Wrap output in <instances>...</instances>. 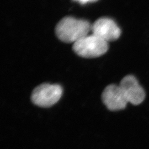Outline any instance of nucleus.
<instances>
[{
	"label": "nucleus",
	"instance_id": "nucleus-3",
	"mask_svg": "<svg viewBox=\"0 0 149 149\" xmlns=\"http://www.w3.org/2000/svg\"><path fill=\"white\" fill-rule=\"evenodd\" d=\"M63 95V88L58 84H42L32 92L31 100L36 106L50 107L59 101Z\"/></svg>",
	"mask_w": 149,
	"mask_h": 149
},
{
	"label": "nucleus",
	"instance_id": "nucleus-5",
	"mask_svg": "<svg viewBox=\"0 0 149 149\" xmlns=\"http://www.w3.org/2000/svg\"><path fill=\"white\" fill-rule=\"evenodd\" d=\"M102 100L107 108L112 111L124 109L128 103L120 86H107L102 94Z\"/></svg>",
	"mask_w": 149,
	"mask_h": 149
},
{
	"label": "nucleus",
	"instance_id": "nucleus-1",
	"mask_svg": "<svg viewBox=\"0 0 149 149\" xmlns=\"http://www.w3.org/2000/svg\"><path fill=\"white\" fill-rule=\"evenodd\" d=\"M92 29L88 22L67 17L59 22L55 28L56 36L65 43L74 44L88 35Z\"/></svg>",
	"mask_w": 149,
	"mask_h": 149
},
{
	"label": "nucleus",
	"instance_id": "nucleus-2",
	"mask_svg": "<svg viewBox=\"0 0 149 149\" xmlns=\"http://www.w3.org/2000/svg\"><path fill=\"white\" fill-rule=\"evenodd\" d=\"M108 49V42L93 34L82 38L73 45L74 52L86 58L99 57L106 53Z\"/></svg>",
	"mask_w": 149,
	"mask_h": 149
},
{
	"label": "nucleus",
	"instance_id": "nucleus-4",
	"mask_svg": "<svg viewBox=\"0 0 149 149\" xmlns=\"http://www.w3.org/2000/svg\"><path fill=\"white\" fill-rule=\"evenodd\" d=\"M92 34L107 42L118 39L121 34L120 28L112 19L103 17L97 19L92 26Z\"/></svg>",
	"mask_w": 149,
	"mask_h": 149
},
{
	"label": "nucleus",
	"instance_id": "nucleus-7",
	"mask_svg": "<svg viewBox=\"0 0 149 149\" xmlns=\"http://www.w3.org/2000/svg\"><path fill=\"white\" fill-rule=\"evenodd\" d=\"M75 1H77L78 2H79L81 4H86L87 3H89V2H96L98 0H74Z\"/></svg>",
	"mask_w": 149,
	"mask_h": 149
},
{
	"label": "nucleus",
	"instance_id": "nucleus-6",
	"mask_svg": "<svg viewBox=\"0 0 149 149\" xmlns=\"http://www.w3.org/2000/svg\"><path fill=\"white\" fill-rule=\"evenodd\" d=\"M119 86L128 103L139 105L144 101L145 92L134 76L129 74L125 76Z\"/></svg>",
	"mask_w": 149,
	"mask_h": 149
}]
</instances>
